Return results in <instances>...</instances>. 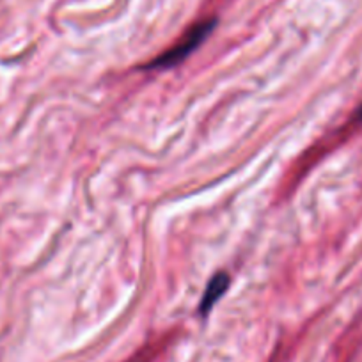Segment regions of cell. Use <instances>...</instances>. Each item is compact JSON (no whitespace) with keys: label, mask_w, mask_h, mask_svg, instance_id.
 Segmentation results:
<instances>
[{"label":"cell","mask_w":362,"mask_h":362,"mask_svg":"<svg viewBox=\"0 0 362 362\" xmlns=\"http://www.w3.org/2000/svg\"><path fill=\"white\" fill-rule=\"evenodd\" d=\"M215 23H217L215 20H204V22L196 23V25H194L185 36L181 37L173 48H169V50L163 52L160 57H156L155 61L149 62V64L146 66V69H169L177 66L180 62H183L194 50H197V48L203 45V41L206 40L208 36H210L211 30L215 29Z\"/></svg>","instance_id":"obj_1"},{"label":"cell","mask_w":362,"mask_h":362,"mask_svg":"<svg viewBox=\"0 0 362 362\" xmlns=\"http://www.w3.org/2000/svg\"><path fill=\"white\" fill-rule=\"evenodd\" d=\"M228 288H229V276L226 274V272H218L217 276L211 277L206 290H204L203 300H201V305H199L201 315H208V313L211 311V308L221 300L222 295L228 291Z\"/></svg>","instance_id":"obj_2"}]
</instances>
